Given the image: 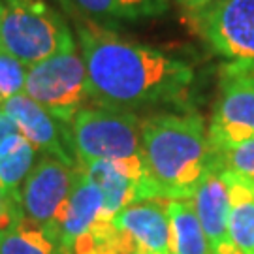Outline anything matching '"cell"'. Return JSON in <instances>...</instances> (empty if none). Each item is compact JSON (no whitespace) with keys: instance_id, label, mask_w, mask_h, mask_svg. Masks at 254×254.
Segmentation results:
<instances>
[{"instance_id":"obj_19","label":"cell","mask_w":254,"mask_h":254,"mask_svg":"<svg viewBox=\"0 0 254 254\" xmlns=\"http://www.w3.org/2000/svg\"><path fill=\"white\" fill-rule=\"evenodd\" d=\"M83 13L98 19H137L156 15L166 8V0H66Z\"/></svg>"},{"instance_id":"obj_9","label":"cell","mask_w":254,"mask_h":254,"mask_svg":"<svg viewBox=\"0 0 254 254\" xmlns=\"http://www.w3.org/2000/svg\"><path fill=\"white\" fill-rule=\"evenodd\" d=\"M0 109L15 123L19 132L36 149L46 154H53L72 166H77L72 156L68 127H64L63 121L53 117L44 106L28 98L27 94H17L6 98Z\"/></svg>"},{"instance_id":"obj_10","label":"cell","mask_w":254,"mask_h":254,"mask_svg":"<svg viewBox=\"0 0 254 254\" xmlns=\"http://www.w3.org/2000/svg\"><path fill=\"white\" fill-rule=\"evenodd\" d=\"M102 211H104L102 190L79 166V173L73 183L70 196L61 205L51 226L44 230L59 243L63 253L68 254L73 243L100 220Z\"/></svg>"},{"instance_id":"obj_25","label":"cell","mask_w":254,"mask_h":254,"mask_svg":"<svg viewBox=\"0 0 254 254\" xmlns=\"http://www.w3.org/2000/svg\"><path fill=\"white\" fill-rule=\"evenodd\" d=\"M132 254H147V253H141V251H136V253H132Z\"/></svg>"},{"instance_id":"obj_2","label":"cell","mask_w":254,"mask_h":254,"mask_svg":"<svg viewBox=\"0 0 254 254\" xmlns=\"http://www.w3.org/2000/svg\"><path fill=\"white\" fill-rule=\"evenodd\" d=\"M139 154L143 177L137 201L190 200L207 172L217 168L198 113H162L143 121Z\"/></svg>"},{"instance_id":"obj_7","label":"cell","mask_w":254,"mask_h":254,"mask_svg":"<svg viewBox=\"0 0 254 254\" xmlns=\"http://www.w3.org/2000/svg\"><path fill=\"white\" fill-rule=\"evenodd\" d=\"M189 21L215 53L232 61H254V0H222L189 13Z\"/></svg>"},{"instance_id":"obj_23","label":"cell","mask_w":254,"mask_h":254,"mask_svg":"<svg viewBox=\"0 0 254 254\" xmlns=\"http://www.w3.org/2000/svg\"><path fill=\"white\" fill-rule=\"evenodd\" d=\"M15 132H17L15 123H13V121H11L4 111H0V143H2L8 136L15 134Z\"/></svg>"},{"instance_id":"obj_24","label":"cell","mask_w":254,"mask_h":254,"mask_svg":"<svg viewBox=\"0 0 254 254\" xmlns=\"http://www.w3.org/2000/svg\"><path fill=\"white\" fill-rule=\"evenodd\" d=\"M2 104H4V98H2V94H0V108H2Z\"/></svg>"},{"instance_id":"obj_6","label":"cell","mask_w":254,"mask_h":254,"mask_svg":"<svg viewBox=\"0 0 254 254\" xmlns=\"http://www.w3.org/2000/svg\"><path fill=\"white\" fill-rule=\"evenodd\" d=\"M207 137L213 153L254 137V61H234L222 68Z\"/></svg>"},{"instance_id":"obj_21","label":"cell","mask_w":254,"mask_h":254,"mask_svg":"<svg viewBox=\"0 0 254 254\" xmlns=\"http://www.w3.org/2000/svg\"><path fill=\"white\" fill-rule=\"evenodd\" d=\"M25 79H27L25 64L0 47V94L2 98H11V96L21 94V91L25 89Z\"/></svg>"},{"instance_id":"obj_27","label":"cell","mask_w":254,"mask_h":254,"mask_svg":"<svg viewBox=\"0 0 254 254\" xmlns=\"http://www.w3.org/2000/svg\"><path fill=\"white\" fill-rule=\"evenodd\" d=\"M249 183H251V181H249ZM253 185H254V183H253Z\"/></svg>"},{"instance_id":"obj_11","label":"cell","mask_w":254,"mask_h":254,"mask_svg":"<svg viewBox=\"0 0 254 254\" xmlns=\"http://www.w3.org/2000/svg\"><path fill=\"white\" fill-rule=\"evenodd\" d=\"M113 226L132 237L141 253L173 254L172 222L166 211V200L134 201L113 217Z\"/></svg>"},{"instance_id":"obj_12","label":"cell","mask_w":254,"mask_h":254,"mask_svg":"<svg viewBox=\"0 0 254 254\" xmlns=\"http://www.w3.org/2000/svg\"><path fill=\"white\" fill-rule=\"evenodd\" d=\"M192 207L205 232L213 254H241L228 236V187L218 168H213L192 194Z\"/></svg>"},{"instance_id":"obj_26","label":"cell","mask_w":254,"mask_h":254,"mask_svg":"<svg viewBox=\"0 0 254 254\" xmlns=\"http://www.w3.org/2000/svg\"><path fill=\"white\" fill-rule=\"evenodd\" d=\"M0 211H2V196H0Z\"/></svg>"},{"instance_id":"obj_5","label":"cell","mask_w":254,"mask_h":254,"mask_svg":"<svg viewBox=\"0 0 254 254\" xmlns=\"http://www.w3.org/2000/svg\"><path fill=\"white\" fill-rule=\"evenodd\" d=\"M25 94L32 98L63 123L72 117L91 100L89 73L83 55L75 46L30 66L25 79Z\"/></svg>"},{"instance_id":"obj_22","label":"cell","mask_w":254,"mask_h":254,"mask_svg":"<svg viewBox=\"0 0 254 254\" xmlns=\"http://www.w3.org/2000/svg\"><path fill=\"white\" fill-rule=\"evenodd\" d=\"M175 2L181 4L189 13H198V11L211 8V6H215V4L222 2V0H175Z\"/></svg>"},{"instance_id":"obj_1","label":"cell","mask_w":254,"mask_h":254,"mask_svg":"<svg viewBox=\"0 0 254 254\" xmlns=\"http://www.w3.org/2000/svg\"><path fill=\"white\" fill-rule=\"evenodd\" d=\"M91 100L102 108L132 111L151 106H185L192 68L179 59L117 36L92 21L79 25Z\"/></svg>"},{"instance_id":"obj_18","label":"cell","mask_w":254,"mask_h":254,"mask_svg":"<svg viewBox=\"0 0 254 254\" xmlns=\"http://www.w3.org/2000/svg\"><path fill=\"white\" fill-rule=\"evenodd\" d=\"M136 251L132 237L113 226V220L100 218L73 243L68 254H132Z\"/></svg>"},{"instance_id":"obj_4","label":"cell","mask_w":254,"mask_h":254,"mask_svg":"<svg viewBox=\"0 0 254 254\" xmlns=\"http://www.w3.org/2000/svg\"><path fill=\"white\" fill-rule=\"evenodd\" d=\"M75 162L141 156V123L136 113L111 108H81L68 123Z\"/></svg>"},{"instance_id":"obj_13","label":"cell","mask_w":254,"mask_h":254,"mask_svg":"<svg viewBox=\"0 0 254 254\" xmlns=\"http://www.w3.org/2000/svg\"><path fill=\"white\" fill-rule=\"evenodd\" d=\"M228 187V236L241 254H254V185L236 173L220 172Z\"/></svg>"},{"instance_id":"obj_17","label":"cell","mask_w":254,"mask_h":254,"mask_svg":"<svg viewBox=\"0 0 254 254\" xmlns=\"http://www.w3.org/2000/svg\"><path fill=\"white\" fill-rule=\"evenodd\" d=\"M0 254H64L63 249L42 226L27 218H15L0 230Z\"/></svg>"},{"instance_id":"obj_15","label":"cell","mask_w":254,"mask_h":254,"mask_svg":"<svg viewBox=\"0 0 254 254\" xmlns=\"http://www.w3.org/2000/svg\"><path fill=\"white\" fill-rule=\"evenodd\" d=\"M36 162V147L23 134H11L0 143V196L19 203V192Z\"/></svg>"},{"instance_id":"obj_20","label":"cell","mask_w":254,"mask_h":254,"mask_svg":"<svg viewBox=\"0 0 254 254\" xmlns=\"http://www.w3.org/2000/svg\"><path fill=\"white\" fill-rule=\"evenodd\" d=\"M215 164L220 172L236 173L254 183V137L222 153H215Z\"/></svg>"},{"instance_id":"obj_8","label":"cell","mask_w":254,"mask_h":254,"mask_svg":"<svg viewBox=\"0 0 254 254\" xmlns=\"http://www.w3.org/2000/svg\"><path fill=\"white\" fill-rule=\"evenodd\" d=\"M79 166L64 162L53 154H42L19 192L21 217L38 226H51L59 209L70 196Z\"/></svg>"},{"instance_id":"obj_16","label":"cell","mask_w":254,"mask_h":254,"mask_svg":"<svg viewBox=\"0 0 254 254\" xmlns=\"http://www.w3.org/2000/svg\"><path fill=\"white\" fill-rule=\"evenodd\" d=\"M173 254H213L190 200H166Z\"/></svg>"},{"instance_id":"obj_3","label":"cell","mask_w":254,"mask_h":254,"mask_svg":"<svg viewBox=\"0 0 254 254\" xmlns=\"http://www.w3.org/2000/svg\"><path fill=\"white\" fill-rule=\"evenodd\" d=\"M75 46L64 19L44 0H0V47L38 64Z\"/></svg>"},{"instance_id":"obj_14","label":"cell","mask_w":254,"mask_h":254,"mask_svg":"<svg viewBox=\"0 0 254 254\" xmlns=\"http://www.w3.org/2000/svg\"><path fill=\"white\" fill-rule=\"evenodd\" d=\"M92 183L102 190L104 196V220H113L119 211L128 207L130 203L137 201V185L134 179L117 170V166L109 160H91V162L79 164Z\"/></svg>"}]
</instances>
